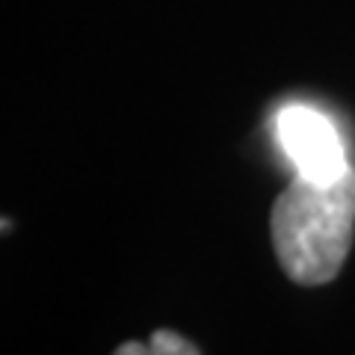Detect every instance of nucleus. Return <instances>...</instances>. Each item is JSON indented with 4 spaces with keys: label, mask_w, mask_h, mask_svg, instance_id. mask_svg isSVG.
<instances>
[{
    "label": "nucleus",
    "mask_w": 355,
    "mask_h": 355,
    "mask_svg": "<svg viewBox=\"0 0 355 355\" xmlns=\"http://www.w3.org/2000/svg\"><path fill=\"white\" fill-rule=\"evenodd\" d=\"M355 234V169L320 184L296 175L272 202L270 237L284 275L302 287L329 284L340 272Z\"/></svg>",
    "instance_id": "f257e3e1"
},
{
    "label": "nucleus",
    "mask_w": 355,
    "mask_h": 355,
    "mask_svg": "<svg viewBox=\"0 0 355 355\" xmlns=\"http://www.w3.org/2000/svg\"><path fill=\"white\" fill-rule=\"evenodd\" d=\"M275 133H279L284 154L296 166V175H305L320 184H331L349 169L340 133L317 110L302 104L284 107L275 116Z\"/></svg>",
    "instance_id": "f03ea898"
},
{
    "label": "nucleus",
    "mask_w": 355,
    "mask_h": 355,
    "mask_svg": "<svg viewBox=\"0 0 355 355\" xmlns=\"http://www.w3.org/2000/svg\"><path fill=\"white\" fill-rule=\"evenodd\" d=\"M113 355H202L184 335H178L172 329H157L148 343L139 340H125Z\"/></svg>",
    "instance_id": "7ed1b4c3"
}]
</instances>
